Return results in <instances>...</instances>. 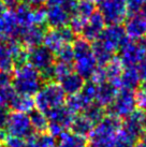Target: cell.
Segmentation results:
<instances>
[{
    "label": "cell",
    "mask_w": 146,
    "mask_h": 147,
    "mask_svg": "<svg viewBox=\"0 0 146 147\" xmlns=\"http://www.w3.org/2000/svg\"><path fill=\"white\" fill-rule=\"evenodd\" d=\"M11 83L12 88L17 94L29 97L36 96L44 84L40 72L29 63H25L14 69Z\"/></svg>",
    "instance_id": "cell-1"
},
{
    "label": "cell",
    "mask_w": 146,
    "mask_h": 147,
    "mask_svg": "<svg viewBox=\"0 0 146 147\" xmlns=\"http://www.w3.org/2000/svg\"><path fill=\"white\" fill-rule=\"evenodd\" d=\"M122 119L106 115L93 128L89 135V147H114L117 134L122 131Z\"/></svg>",
    "instance_id": "cell-2"
},
{
    "label": "cell",
    "mask_w": 146,
    "mask_h": 147,
    "mask_svg": "<svg viewBox=\"0 0 146 147\" xmlns=\"http://www.w3.org/2000/svg\"><path fill=\"white\" fill-rule=\"evenodd\" d=\"M72 47L74 53L73 69L84 80L89 81L98 67L97 60L93 53L91 43L81 37L73 41Z\"/></svg>",
    "instance_id": "cell-3"
},
{
    "label": "cell",
    "mask_w": 146,
    "mask_h": 147,
    "mask_svg": "<svg viewBox=\"0 0 146 147\" xmlns=\"http://www.w3.org/2000/svg\"><path fill=\"white\" fill-rule=\"evenodd\" d=\"M33 99L36 110L46 113L52 109L64 105L66 102V94L58 83H46L43 84Z\"/></svg>",
    "instance_id": "cell-4"
},
{
    "label": "cell",
    "mask_w": 146,
    "mask_h": 147,
    "mask_svg": "<svg viewBox=\"0 0 146 147\" xmlns=\"http://www.w3.org/2000/svg\"><path fill=\"white\" fill-rule=\"evenodd\" d=\"M44 114L49 121L47 132L54 138H58L64 132L70 130L72 120L75 116V114H73L66 105L52 109Z\"/></svg>",
    "instance_id": "cell-5"
},
{
    "label": "cell",
    "mask_w": 146,
    "mask_h": 147,
    "mask_svg": "<svg viewBox=\"0 0 146 147\" xmlns=\"http://www.w3.org/2000/svg\"><path fill=\"white\" fill-rule=\"evenodd\" d=\"M105 110L106 115L109 116H115L120 119L129 116L134 110H137L135 91L120 88L118 90L115 100Z\"/></svg>",
    "instance_id": "cell-6"
},
{
    "label": "cell",
    "mask_w": 146,
    "mask_h": 147,
    "mask_svg": "<svg viewBox=\"0 0 146 147\" xmlns=\"http://www.w3.org/2000/svg\"><path fill=\"white\" fill-rule=\"evenodd\" d=\"M146 55V38L140 40H128L118 51L117 57L125 68L137 67Z\"/></svg>",
    "instance_id": "cell-7"
},
{
    "label": "cell",
    "mask_w": 146,
    "mask_h": 147,
    "mask_svg": "<svg viewBox=\"0 0 146 147\" xmlns=\"http://www.w3.org/2000/svg\"><path fill=\"white\" fill-rule=\"evenodd\" d=\"M98 11L101 13L106 25H120L128 17L125 0H105L99 4Z\"/></svg>",
    "instance_id": "cell-8"
},
{
    "label": "cell",
    "mask_w": 146,
    "mask_h": 147,
    "mask_svg": "<svg viewBox=\"0 0 146 147\" xmlns=\"http://www.w3.org/2000/svg\"><path fill=\"white\" fill-rule=\"evenodd\" d=\"M97 40L115 54L129 39L122 25H107Z\"/></svg>",
    "instance_id": "cell-9"
},
{
    "label": "cell",
    "mask_w": 146,
    "mask_h": 147,
    "mask_svg": "<svg viewBox=\"0 0 146 147\" xmlns=\"http://www.w3.org/2000/svg\"><path fill=\"white\" fill-rule=\"evenodd\" d=\"M5 132L10 135L20 136L25 140L36 133L31 126L28 114L18 112H11Z\"/></svg>",
    "instance_id": "cell-10"
},
{
    "label": "cell",
    "mask_w": 146,
    "mask_h": 147,
    "mask_svg": "<svg viewBox=\"0 0 146 147\" xmlns=\"http://www.w3.org/2000/svg\"><path fill=\"white\" fill-rule=\"evenodd\" d=\"M75 40V33L69 26L61 28L49 29L46 31L44 37V46H46L54 54L66 44H71Z\"/></svg>",
    "instance_id": "cell-11"
},
{
    "label": "cell",
    "mask_w": 146,
    "mask_h": 147,
    "mask_svg": "<svg viewBox=\"0 0 146 147\" xmlns=\"http://www.w3.org/2000/svg\"><path fill=\"white\" fill-rule=\"evenodd\" d=\"M145 119L146 114L143 111L140 109L134 110L129 116L122 119V131L135 142H138L145 132Z\"/></svg>",
    "instance_id": "cell-12"
},
{
    "label": "cell",
    "mask_w": 146,
    "mask_h": 147,
    "mask_svg": "<svg viewBox=\"0 0 146 147\" xmlns=\"http://www.w3.org/2000/svg\"><path fill=\"white\" fill-rule=\"evenodd\" d=\"M28 63L42 73L55 63V55L46 46L40 45L28 49Z\"/></svg>",
    "instance_id": "cell-13"
},
{
    "label": "cell",
    "mask_w": 146,
    "mask_h": 147,
    "mask_svg": "<svg viewBox=\"0 0 146 147\" xmlns=\"http://www.w3.org/2000/svg\"><path fill=\"white\" fill-rule=\"evenodd\" d=\"M124 29L129 40L135 41L146 38V16L142 13L128 15Z\"/></svg>",
    "instance_id": "cell-14"
},
{
    "label": "cell",
    "mask_w": 146,
    "mask_h": 147,
    "mask_svg": "<svg viewBox=\"0 0 146 147\" xmlns=\"http://www.w3.org/2000/svg\"><path fill=\"white\" fill-rule=\"evenodd\" d=\"M105 21H104L103 16L101 15V13L97 10L87 20V22L85 23L80 34H81V37L83 39H85L86 41L93 43L100 37L103 29L105 28Z\"/></svg>",
    "instance_id": "cell-15"
},
{
    "label": "cell",
    "mask_w": 146,
    "mask_h": 147,
    "mask_svg": "<svg viewBox=\"0 0 146 147\" xmlns=\"http://www.w3.org/2000/svg\"><path fill=\"white\" fill-rule=\"evenodd\" d=\"M46 31H47L46 26L32 25L28 28L22 29L18 41L22 43L25 49H31L33 47L42 45Z\"/></svg>",
    "instance_id": "cell-16"
},
{
    "label": "cell",
    "mask_w": 146,
    "mask_h": 147,
    "mask_svg": "<svg viewBox=\"0 0 146 147\" xmlns=\"http://www.w3.org/2000/svg\"><path fill=\"white\" fill-rule=\"evenodd\" d=\"M70 17L71 15L61 5H49L46 9V25L52 29L68 26Z\"/></svg>",
    "instance_id": "cell-17"
},
{
    "label": "cell",
    "mask_w": 146,
    "mask_h": 147,
    "mask_svg": "<svg viewBox=\"0 0 146 147\" xmlns=\"http://www.w3.org/2000/svg\"><path fill=\"white\" fill-rule=\"evenodd\" d=\"M118 90L119 89H118L116 86H114L112 83L107 82V81L102 83L100 85H98L97 94H96L95 102L106 109L115 100L116 96H117Z\"/></svg>",
    "instance_id": "cell-18"
},
{
    "label": "cell",
    "mask_w": 146,
    "mask_h": 147,
    "mask_svg": "<svg viewBox=\"0 0 146 147\" xmlns=\"http://www.w3.org/2000/svg\"><path fill=\"white\" fill-rule=\"evenodd\" d=\"M58 84L60 85L61 89L64 90V92L67 96H73L81 91L85 84V80L80 76L75 71H73L72 73L62 78Z\"/></svg>",
    "instance_id": "cell-19"
},
{
    "label": "cell",
    "mask_w": 146,
    "mask_h": 147,
    "mask_svg": "<svg viewBox=\"0 0 146 147\" xmlns=\"http://www.w3.org/2000/svg\"><path fill=\"white\" fill-rule=\"evenodd\" d=\"M93 128H95V125L86 117L85 115L77 114L73 118L71 127H70V131L74 134L83 136V138H87L93 132Z\"/></svg>",
    "instance_id": "cell-20"
},
{
    "label": "cell",
    "mask_w": 146,
    "mask_h": 147,
    "mask_svg": "<svg viewBox=\"0 0 146 147\" xmlns=\"http://www.w3.org/2000/svg\"><path fill=\"white\" fill-rule=\"evenodd\" d=\"M106 72V78H107V82L112 83L114 86H116L118 89L122 88V84H120V78L124 72L125 67L122 63L120 59L118 57H115L104 67Z\"/></svg>",
    "instance_id": "cell-21"
},
{
    "label": "cell",
    "mask_w": 146,
    "mask_h": 147,
    "mask_svg": "<svg viewBox=\"0 0 146 147\" xmlns=\"http://www.w3.org/2000/svg\"><path fill=\"white\" fill-rule=\"evenodd\" d=\"M12 10L15 20L20 28H28L33 25V8L23 2Z\"/></svg>",
    "instance_id": "cell-22"
},
{
    "label": "cell",
    "mask_w": 146,
    "mask_h": 147,
    "mask_svg": "<svg viewBox=\"0 0 146 147\" xmlns=\"http://www.w3.org/2000/svg\"><path fill=\"white\" fill-rule=\"evenodd\" d=\"M34 99L29 96H22V94H15L14 97L11 99L9 102L8 107L12 112H18V113H26L28 114L29 112L34 109Z\"/></svg>",
    "instance_id": "cell-23"
},
{
    "label": "cell",
    "mask_w": 146,
    "mask_h": 147,
    "mask_svg": "<svg viewBox=\"0 0 146 147\" xmlns=\"http://www.w3.org/2000/svg\"><path fill=\"white\" fill-rule=\"evenodd\" d=\"M56 142L57 147H88V141L86 138L68 131L59 135Z\"/></svg>",
    "instance_id": "cell-24"
},
{
    "label": "cell",
    "mask_w": 146,
    "mask_h": 147,
    "mask_svg": "<svg viewBox=\"0 0 146 147\" xmlns=\"http://www.w3.org/2000/svg\"><path fill=\"white\" fill-rule=\"evenodd\" d=\"M140 82H141V78L137 70V67H130V68L124 69V72L120 78L122 88L134 91L137 88L140 87Z\"/></svg>",
    "instance_id": "cell-25"
},
{
    "label": "cell",
    "mask_w": 146,
    "mask_h": 147,
    "mask_svg": "<svg viewBox=\"0 0 146 147\" xmlns=\"http://www.w3.org/2000/svg\"><path fill=\"white\" fill-rule=\"evenodd\" d=\"M91 49H93V56L96 58L99 67H105L115 57V54L106 49L105 46L98 40L91 43Z\"/></svg>",
    "instance_id": "cell-26"
},
{
    "label": "cell",
    "mask_w": 146,
    "mask_h": 147,
    "mask_svg": "<svg viewBox=\"0 0 146 147\" xmlns=\"http://www.w3.org/2000/svg\"><path fill=\"white\" fill-rule=\"evenodd\" d=\"M0 70L5 72L14 70L12 52L8 40H0Z\"/></svg>",
    "instance_id": "cell-27"
},
{
    "label": "cell",
    "mask_w": 146,
    "mask_h": 147,
    "mask_svg": "<svg viewBox=\"0 0 146 147\" xmlns=\"http://www.w3.org/2000/svg\"><path fill=\"white\" fill-rule=\"evenodd\" d=\"M29 119H30V123L32 126L33 130L36 133L41 134V133H46L49 130V121L43 112L33 109L31 112L28 113Z\"/></svg>",
    "instance_id": "cell-28"
},
{
    "label": "cell",
    "mask_w": 146,
    "mask_h": 147,
    "mask_svg": "<svg viewBox=\"0 0 146 147\" xmlns=\"http://www.w3.org/2000/svg\"><path fill=\"white\" fill-rule=\"evenodd\" d=\"M82 114L85 115L86 117L96 126L97 123H100L102 119L106 116V110L105 107H103V106L99 105L98 103L93 102Z\"/></svg>",
    "instance_id": "cell-29"
},
{
    "label": "cell",
    "mask_w": 146,
    "mask_h": 147,
    "mask_svg": "<svg viewBox=\"0 0 146 147\" xmlns=\"http://www.w3.org/2000/svg\"><path fill=\"white\" fill-rule=\"evenodd\" d=\"M74 69H73L72 63H65V62H55L53 67L54 72V81L55 83H59L64 78L70 73H72Z\"/></svg>",
    "instance_id": "cell-30"
},
{
    "label": "cell",
    "mask_w": 146,
    "mask_h": 147,
    "mask_svg": "<svg viewBox=\"0 0 146 147\" xmlns=\"http://www.w3.org/2000/svg\"><path fill=\"white\" fill-rule=\"evenodd\" d=\"M55 55V61L56 62H65V63H72L74 60V53L71 44H66L57 51Z\"/></svg>",
    "instance_id": "cell-31"
},
{
    "label": "cell",
    "mask_w": 146,
    "mask_h": 147,
    "mask_svg": "<svg viewBox=\"0 0 146 147\" xmlns=\"http://www.w3.org/2000/svg\"><path fill=\"white\" fill-rule=\"evenodd\" d=\"M97 88L98 85L95 84L91 81H87V82L84 84L82 90L78 92V94L82 96V98L85 100L88 104H91V103L95 102L96 100V94H97Z\"/></svg>",
    "instance_id": "cell-32"
},
{
    "label": "cell",
    "mask_w": 146,
    "mask_h": 147,
    "mask_svg": "<svg viewBox=\"0 0 146 147\" xmlns=\"http://www.w3.org/2000/svg\"><path fill=\"white\" fill-rule=\"evenodd\" d=\"M137 106L146 114V83H142L135 91Z\"/></svg>",
    "instance_id": "cell-33"
},
{
    "label": "cell",
    "mask_w": 146,
    "mask_h": 147,
    "mask_svg": "<svg viewBox=\"0 0 146 147\" xmlns=\"http://www.w3.org/2000/svg\"><path fill=\"white\" fill-rule=\"evenodd\" d=\"M16 94L12 86L9 85L5 87H0V106H8L11 99Z\"/></svg>",
    "instance_id": "cell-34"
},
{
    "label": "cell",
    "mask_w": 146,
    "mask_h": 147,
    "mask_svg": "<svg viewBox=\"0 0 146 147\" xmlns=\"http://www.w3.org/2000/svg\"><path fill=\"white\" fill-rule=\"evenodd\" d=\"M135 143L137 142L134 140H132L130 136H128L125 132L120 131L117 134L116 142H115L114 147H134Z\"/></svg>",
    "instance_id": "cell-35"
},
{
    "label": "cell",
    "mask_w": 146,
    "mask_h": 147,
    "mask_svg": "<svg viewBox=\"0 0 146 147\" xmlns=\"http://www.w3.org/2000/svg\"><path fill=\"white\" fill-rule=\"evenodd\" d=\"M125 1H126L127 10H128V15L140 13L145 4L144 0H125Z\"/></svg>",
    "instance_id": "cell-36"
},
{
    "label": "cell",
    "mask_w": 146,
    "mask_h": 147,
    "mask_svg": "<svg viewBox=\"0 0 146 147\" xmlns=\"http://www.w3.org/2000/svg\"><path fill=\"white\" fill-rule=\"evenodd\" d=\"M25 142H26V140L23 138L7 134L2 143L4 144V147H24Z\"/></svg>",
    "instance_id": "cell-37"
},
{
    "label": "cell",
    "mask_w": 146,
    "mask_h": 147,
    "mask_svg": "<svg viewBox=\"0 0 146 147\" xmlns=\"http://www.w3.org/2000/svg\"><path fill=\"white\" fill-rule=\"evenodd\" d=\"M90 81L93 82L95 84H97V85H100L102 83L106 82L107 78H106V72L104 67H99L98 65L97 69L95 70V72H93L91 78H90Z\"/></svg>",
    "instance_id": "cell-38"
},
{
    "label": "cell",
    "mask_w": 146,
    "mask_h": 147,
    "mask_svg": "<svg viewBox=\"0 0 146 147\" xmlns=\"http://www.w3.org/2000/svg\"><path fill=\"white\" fill-rule=\"evenodd\" d=\"M10 114L11 112L8 106H0V130H5Z\"/></svg>",
    "instance_id": "cell-39"
},
{
    "label": "cell",
    "mask_w": 146,
    "mask_h": 147,
    "mask_svg": "<svg viewBox=\"0 0 146 147\" xmlns=\"http://www.w3.org/2000/svg\"><path fill=\"white\" fill-rule=\"evenodd\" d=\"M137 70H138L141 81L143 83H146V55L143 57L142 60L139 62V65H137Z\"/></svg>",
    "instance_id": "cell-40"
},
{
    "label": "cell",
    "mask_w": 146,
    "mask_h": 147,
    "mask_svg": "<svg viewBox=\"0 0 146 147\" xmlns=\"http://www.w3.org/2000/svg\"><path fill=\"white\" fill-rule=\"evenodd\" d=\"M11 82H12V75L10 74V72L0 70V87L9 86Z\"/></svg>",
    "instance_id": "cell-41"
},
{
    "label": "cell",
    "mask_w": 146,
    "mask_h": 147,
    "mask_svg": "<svg viewBox=\"0 0 146 147\" xmlns=\"http://www.w3.org/2000/svg\"><path fill=\"white\" fill-rule=\"evenodd\" d=\"M24 147H39L38 140H36V133L32 134L31 136H29L28 139H26Z\"/></svg>",
    "instance_id": "cell-42"
},
{
    "label": "cell",
    "mask_w": 146,
    "mask_h": 147,
    "mask_svg": "<svg viewBox=\"0 0 146 147\" xmlns=\"http://www.w3.org/2000/svg\"><path fill=\"white\" fill-rule=\"evenodd\" d=\"M24 3L28 4L31 8H38L46 3V0H24Z\"/></svg>",
    "instance_id": "cell-43"
},
{
    "label": "cell",
    "mask_w": 146,
    "mask_h": 147,
    "mask_svg": "<svg viewBox=\"0 0 146 147\" xmlns=\"http://www.w3.org/2000/svg\"><path fill=\"white\" fill-rule=\"evenodd\" d=\"M0 1H2L10 9H14L16 5L20 3V0H0Z\"/></svg>",
    "instance_id": "cell-44"
},
{
    "label": "cell",
    "mask_w": 146,
    "mask_h": 147,
    "mask_svg": "<svg viewBox=\"0 0 146 147\" xmlns=\"http://www.w3.org/2000/svg\"><path fill=\"white\" fill-rule=\"evenodd\" d=\"M67 0H46L47 7L49 5H62Z\"/></svg>",
    "instance_id": "cell-45"
},
{
    "label": "cell",
    "mask_w": 146,
    "mask_h": 147,
    "mask_svg": "<svg viewBox=\"0 0 146 147\" xmlns=\"http://www.w3.org/2000/svg\"><path fill=\"white\" fill-rule=\"evenodd\" d=\"M134 147H146V143L145 142H143V141H141V140H139L138 142L135 143Z\"/></svg>",
    "instance_id": "cell-46"
},
{
    "label": "cell",
    "mask_w": 146,
    "mask_h": 147,
    "mask_svg": "<svg viewBox=\"0 0 146 147\" xmlns=\"http://www.w3.org/2000/svg\"><path fill=\"white\" fill-rule=\"evenodd\" d=\"M91 2H93V3L96 4V3H98V4H100V3H102L103 1H105V0H90Z\"/></svg>",
    "instance_id": "cell-47"
},
{
    "label": "cell",
    "mask_w": 146,
    "mask_h": 147,
    "mask_svg": "<svg viewBox=\"0 0 146 147\" xmlns=\"http://www.w3.org/2000/svg\"><path fill=\"white\" fill-rule=\"evenodd\" d=\"M0 147H3L2 146V142H1V141H0Z\"/></svg>",
    "instance_id": "cell-48"
},
{
    "label": "cell",
    "mask_w": 146,
    "mask_h": 147,
    "mask_svg": "<svg viewBox=\"0 0 146 147\" xmlns=\"http://www.w3.org/2000/svg\"><path fill=\"white\" fill-rule=\"evenodd\" d=\"M145 132H146V119H145Z\"/></svg>",
    "instance_id": "cell-49"
},
{
    "label": "cell",
    "mask_w": 146,
    "mask_h": 147,
    "mask_svg": "<svg viewBox=\"0 0 146 147\" xmlns=\"http://www.w3.org/2000/svg\"><path fill=\"white\" fill-rule=\"evenodd\" d=\"M144 1H145V2H146V0H144Z\"/></svg>",
    "instance_id": "cell-50"
}]
</instances>
